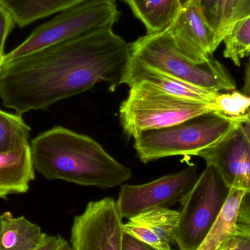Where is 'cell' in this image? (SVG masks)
Returning <instances> with one entry per match:
<instances>
[{"label": "cell", "instance_id": "cell-27", "mask_svg": "<svg viewBox=\"0 0 250 250\" xmlns=\"http://www.w3.org/2000/svg\"><path fill=\"white\" fill-rule=\"evenodd\" d=\"M62 237L60 236H48L45 234L38 247L33 250H57L61 244Z\"/></svg>", "mask_w": 250, "mask_h": 250}, {"label": "cell", "instance_id": "cell-23", "mask_svg": "<svg viewBox=\"0 0 250 250\" xmlns=\"http://www.w3.org/2000/svg\"><path fill=\"white\" fill-rule=\"evenodd\" d=\"M237 233L250 236V192H245L238 213Z\"/></svg>", "mask_w": 250, "mask_h": 250}, {"label": "cell", "instance_id": "cell-17", "mask_svg": "<svg viewBox=\"0 0 250 250\" xmlns=\"http://www.w3.org/2000/svg\"><path fill=\"white\" fill-rule=\"evenodd\" d=\"M85 0H0L13 16L16 24L24 27L34 21L60 13Z\"/></svg>", "mask_w": 250, "mask_h": 250}, {"label": "cell", "instance_id": "cell-24", "mask_svg": "<svg viewBox=\"0 0 250 250\" xmlns=\"http://www.w3.org/2000/svg\"><path fill=\"white\" fill-rule=\"evenodd\" d=\"M15 24L16 22L10 12L0 4V50H4L7 37L14 28Z\"/></svg>", "mask_w": 250, "mask_h": 250}, {"label": "cell", "instance_id": "cell-10", "mask_svg": "<svg viewBox=\"0 0 250 250\" xmlns=\"http://www.w3.org/2000/svg\"><path fill=\"white\" fill-rule=\"evenodd\" d=\"M167 31L178 52L195 64L205 62L217 49L214 29L204 16L198 0H185Z\"/></svg>", "mask_w": 250, "mask_h": 250}, {"label": "cell", "instance_id": "cell-32", "mask_svg": "<svg viewBox=\"0 0 250 250\" xmlns=\"http://www.w3.org/2000/svg\"><path fill=\"white\" fill-rule=\"evenodd\" d=\"M217 250H226V249H225L224 247H223V245H222V246L220 247V248H219V249H217Z\"/></svg>", "mask_w": 250, "mask_h": 250}, {"label": "cell", "instance_id": "cell-13", "mask_svg": "<svg viewBox=\"0 0 250 250\" xmlns=\"http://www.w3.org/2000/svg\"><path fill=\"white\" fill-rule=\"evenodd\" d=\"M140 82L149 83L179 98L203 104H213L220 94L187 83L153 68L132 57L124 84L130 86L132 83Z\"/></svg>", "mask_w": 250, "mask_h": 250}, {"label": "cell", "instance_id": "cell-2", "mask_svg": "<svg viewBox=\"0 0 250 250\" xmlns=\"http://www.w3.org/2000/svg\"><path fill=\"white\" fill-rule=\"evenodd\" d=\"M35 171L48 180H63L103 189L132 177L129 167L111 157L91 137L56 126L30 143Z\"/></svg>", "mask_w": 250, "mask_h": 250}, {"label": "cell", "instance_id": "cell-16", "mask_svg": "<svg viewBox=\"0 0 250 250\" xmlns=\"http://www.w3.org/2000/svg\"><path fill=\"white\" fill-rule=\"evenodd\" d=\"M132 13L146 29L147 34L167 30L182 7V0H125Z\"/></svg>", "mask_w": 250, "mask_h": 250}, {"label": "cell", "instance_id": "cell-9", "mask_svg": "<svg viewBox=\"0 0 250 250\" xmlns=\"http://www.w3.org/2000/svg\"><path fill=\"white\" fill-rule=\"evenodd\" d=\"M123 218L117 201L105 198L91 201L75 217L71 229V250H122Z\"/></svg>", "mask_w": 250, "mask_h": 250}, {"label": "cell", "instance_id": "cell-6", "mask_svg": "<svg viewBox=\"0 0 250 250\" xmlns=\"http://www.w3.org/2000/svg\"><path fill=\"white\" fill-rule=\"evenodd\" d=\"M120 17L114 0H85L38 26L23 42L5 54L4 63L94 29L113 28Z\"/></svg>", "mask_w": 250, "mask_h": 250}, {"label": "cell", "instance_id": "cell-25", "mask_svg": "<svg viewBox=\"0 0 250 250\" xmlns=\"http://www.w3.org/2000/svg\"><path fill=\"white\" fill-rule=\"evenodd\" d=\"M223 246L226 250H250V236L236 233L229 238Z\"/></svg>", "mask_w": 250, "mask_h": 250}, {"label": "cell", "instance_id": "cell-3", "mask_svg": "<svg viewBox=\"0 0 250 250\" xmlns=\"http://www.w3.org/2000/svg\"><path fill=\"white\" fill-rule=\"evenodd\" d=\"M238 125V118L212 111L171 126L144 131L135 138L133 147L144 163L174 156L199 157Z\"/></svg>", "mask_w": 250, "mask_h": 250}, {"label": "cell", "instance_id": "cell-28", "mask_svg": "<svg viewBox=\"0 0 250 250\" xmlns=\"http://www.w3.org/2000/svg\"><path fill=\"white\" fill-rule=\"evenodd\" d=\"M239 125L250 144V111L242 117H238Z\"/></svg>", "mask_w": 250, "mask_h": 250}, {"label": "cell", "instance_id": "cell-26", "mask_svg": "<svg viewBox=\"0 0 250 250\" xmlns=\"http://www.w3.org/2000/svg\"><path fill=\"white\" fill-rule=\"evenodd\" d=\"M122 250H158L144 242H141L139 239L125 233L123 239V246Z\"/></svg>", "mask_w": 250, "mask_h": 250}, {"label": "cell", "instance_id": "cell-31", "mask_svg": "<svg viewBox=\"0 0 250 250\" xmlns=\"http://www.w3.org/2000/svg\"><path fill=\"white\" fill-rule=\"evenodd\" d=\"M4 56H5V54H4V50H0V71H1L3 64H4Z\"/></svg>", "mask_w": 250, "mask_h": 250}, {"label": "cell", "instance_id": "cell-20", "mask_svg": "<svg viewBox=\"0 0 250 250\" xmlns=\"http://www.w3.org/2000/svg\"><path fill=\"white\" fill-rule=\"evenodd\" d=\"M250 15V0H220L214 22L217 48L235 23Z\"/></svg>", "mask_w": 250, "mask_h": 250}, {"label": "cell", "instance_id": "cell-15", "mask_svg": "<svg viewBox=\"0 0 250 250\" xmlns=\"http://www.w3.org/2000/svg\"><path fill=\"white\" fill-rule=\"evenodd\" d=\"M46 233L26 217H15L10 211L0 215V250H33Z\"/></svg>", "mask_w": 250, "mask_h": 250}, {"label": "cell", "instance_id": "cell-19", "mask_svg": "<svg viewBox=\"0 0 250 250\" xmlns=\"http://www.w3.org/2000/svg\"><path fill=\"white\" fill-rule=\"evenodd\" d=\"M30 132L21 115L0 110V153L29 144Z\"/></svg>", "mask_w": 250, "mask_h": 250}, {"label": "cell", "instance_id": "cell-4", "mask_svg": "<svg viewBox=\"0 0 250 250\" xmlns=\"http://www.w3.org/2000/svg\"><path fill=\"white\" fill-rule=\"evenodd\" d=\"M120 108L123 132L135 139L141 132L182 123L201 114L217 111L213 104L188 101L144 82L132 83Z\"/></svg>", "mask_w": 250, "mask_h": 250}, {"label": "cell", "instance_id": "cell-33", "mask_svg": "<svg viewBox=\"0 0 250 250\" xmlns=\"http://www.w3.org/2000/svg\"><path fill=\"white\" fill-rule=\"evenodd\" d=\"M114 1H116V0H114ZM120 1H125V0H120Z\"/></svg>", "mask_w": 250, "mask_h": 250}, {"label": "cell", "instance_id": "cell-34", "mask_svg": "<svg viewBox=\"0 0 250 250\" xmlns=\"http://www.w3.org/2000/svg\"></svg>", "mask_w": 250, "mask_h": 250}, {"label": "cell", "instance_id": "cell-14", "mask_svg": "<svg viewBox=\"0 0 250 250\" xmlns=\"http://www.w3.org/2000/svg\"><path fill=\"white\" fill-rule=\"evenodd\" d=\"M35 179L30 144L0 153V198L26 193Z\"/></svg>", "mask_w": 250, "mask_h": 250}, {"label": "cell", "instance_id": "cell-7", "mask_svg": "<svg viewBox=\"0 0 250 250\" xmlns=\"http://www.w3.org/2000/svg\"><path fill=\"white\" fill-rule=\"evenodd\" d=\"M230 188L213 166H207L180 201L174 242L179 250H197L218 218Z\"/></svg>", "mask_w": 250, "mask_h": 250}, {"label": "cell", "instance_id": "cell-21", "mask_svg": "<svg viewBox=\"0 0 250 250\" xmlns=\"http://www.w3.org/2000/svg\"><path fill=\"white\" fill-rule=\"evenodd\" d=\"M223 42L224 57L240 67L242 60L250 56V15L235 23Z\"/></svg>", "mask_w": 250, "mask_h": 250}, {"label": "cell", "instance_id": "cell-18", "mask_svg": "<svg viewBox=\"0 0 250 250\" xmlns=\"http://www.w3.org/2000/svg\"><path fill=\"white\" fill-rule=\"evenodd\" d=\"M245 193L242 189L230 188L218 218L197 250H217L237 233L238 213Z\"/></svg>", "mask_w": 250, "mask_h": 250}, {"label": "cell", "instance_id": "cell-29", "mask_svg": "<svg viewBox=\"0 0 250 250\" xmlns=\"http://www.w3.org/2000/svg\"><path fill=\"white\" fill-rule=\"evenodd\" d=\"M243 93H245L247 96L250 98V57L249 62H248V66L246 68V74H245V84H244Z\"/></svg>", "mask_w": 250, "mask_h": 250}, {"label": "cell", "instance_id": "cell-30", "mask_svg": "<svg viewBox=\"0 0 250 250\" xmlns=\"http://www.w3.org/2000/svg\"><path fill=\"white\" fill-rule=\"evenodd\" d=\"M57 250H71V247H70V244L67 241H66L64 239H62L61 244H60V247Z\"/></svg>", "mask_w": 250, "mask_h": 250}, {"label": "cell", "instance_id": "cell-5", "mask_svg": "<svg viewBox=\"0 0 250 250\" xmlns=\"http://www.w3.org/2000/svg\"><path fill=\"white\" fill-rule=\"evenodd\" d=\"M131 44L134 58L163 73L214 92L236 90L234 79L222 63L212 57L200 64L189 61L178 52L167 30L146 34Z\"/></svg>", "mask_w": 250, "mask_h": 250}, {"label": "cell", "instance_id": "cell-11", "mask_svg": "<svg viewBox=\"0 0 250 250\" xmlns=\"http://www.w3.org/2000/svg\"><path fill=\"white\" fill-rule=\"evenodd\" d=\"M230 188L250 192V144L239 125L199 155Z\"/></svg>", "mask_w": 250, "mask_h": 250}, {"label": "cell", "instance_id": "cell-12", "mask_svg": "<svg viewBox=\"0 0 250 250\" xmlns=\"http://www.w3.org/2000/svg\"><path fill=\"white\" fill-rule=\"evenodd\" d=\"M180 212L168 208H159L144 211L128 219L123 224L125 233L158 250H173Z\"/></svg>", "mask_w": 250, "mask_h": 250}, {"label": "cell", "instance_id": "cell-22", "mask_svg": "<svg viewBox=\"0 0 250 250\" xmlns=\"http://www.w3.org/2000/svg\"><path fill=\"white\" fill-rule=\"evenodd\" d=\"M217 112L228 117H242L250 111V98L239 91L226 92L219 94L213 103Z\"/></svg>", "mask_w": 250, "mask_h": 250}, {"label": "cell", "instance_id": "cell-1", "mask_svg": "<svg viewBox=\"0 0 250 250\" xmlns=\"http://www.w3.org/2000/svg\"><path fill=\"white\" fill-rule=\"evenodd\" d=\"M132 60V44L112 27L94 29L4 63L0 99L21 115L48 109L101 82L114 92L124 84Z\"/></svg>", "mask_w": 250, "mask_h": 250}, {"label": "cell", "instance_id": "cell-8", "mask_svg": "<svg viewBox=\"0 0 250 250\" xmlns=\"http://www.w3.org/2000/svg\"><path fill=\"white\" fill-rule=\"evenodd\" d=\"M198 176L197 166L191 165L148 183L123 185L117 201L119 212L122 218L129 219L154 208H169L182 201Z\"/></svg>", "mask_w": 250, "mask_h": 250}]
</instances>
